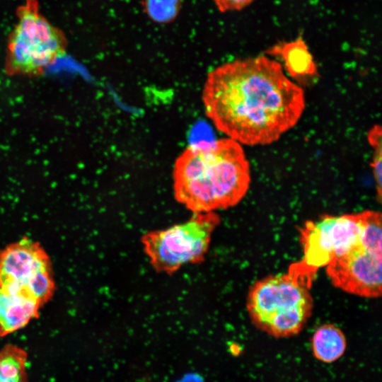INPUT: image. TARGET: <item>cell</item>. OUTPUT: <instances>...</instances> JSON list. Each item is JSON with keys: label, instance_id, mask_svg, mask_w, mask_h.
Here are the masks:
<instances>
[{"label": "cell", "instance_id": "obj_1", "mask_svg": "<svg viewBox=\"0 0 382 382\" xmlns=\"http://www.w3.org/2000/svg\"><path fill=\"white\" fill-rule=\"evenodd\" d=\"M207 116L228 138L247 145L277 141L300 119L301 87L266 56L236 59L210 71L202 90Z\"/></svg>", "mask_w": 382, "mask_h": 382}, {"label": "cell", "instance_id": "obj_2", "mask_svg": "<svg viewBox=\"0 0 382 382\" xmlns=\"http://www.w3.org/2000/svg\"><path fill=\"white\" fill-rule=\"evenodd\" d=\"M250 183V166L243 148L230 138L190 144L173 165L174 197L194 214L236 205Z\"/></svg>", "mask_w": 382, "mask_h": 382}, {"label": "cell", "instance_id": "obj_3", "mask_svg": "<svg viewBox=\"0 0 382 382\" xmlns=\"http://www.w3.org/2000/svg\"><path fill=\"white\" fill-rule=\"evenodd\" d=\"M315 275L298 262L291 264L286 273L256 281L246 299L253 324L274 337L299 334L312 313L310 288Z\"/></svg>", "mask_w": 382, "mask_h": 382}, {"label": "cell", "instance_id": "obj_4", "mask_svg": "<svg viewBox=\"0 0 382 382\" xmlns=\"http://www.w3.org/2000/svg\"><path fill=\"white\" fill-rule=\"evenodd\" d=\"M219 222L215 212L195 213L183 223L146 233L141 242L153 268L171 274L184 265L204 260Z\"/></svg>", "mask_w": 382, "mask_h": 382}, {"label": "cell", "instance_id": "obj_5", "mask_svg": "<svg viewBox=\"0 0 382 382\" xmlns=\"http://www.w3.org/2000/svg\"><path fill=\"white\" fill-rule=\"evenodd\" d=\"M66 54L62 33L31 7L22 10L10 35L5 71L35 77Z\"/></svg>", "mask_w": 382, "mask_h": 382}, {"label": "cell", "instance_id": "obj_6", "mask_svg": "<svg viewBox=\"0 0 382 382\" xmlns=\"http://www.w3.org/2000/svg\"><path fill=\"white\" fill-rule=\"evenodd\" d=\"M381 214L372 212L362 240L333 258L326 273L337 288L356 296L377 298L382 286Z\"/></svg>", "mask_w": 382, "mask_h": 382}, {"label": "cell", "instance_id": "obj_7", "mask_svg": "<svg viewBox=\"0 0 382 382\" xmlns=\"http://www.w3.org/2000/svg\"><path fill=\"white\" fill-rule=\"evenodd\" d=\"M372 210L342 215L325 214L304 223L299 231L303 258L299 261L316 272L359 243L363 238Z\"/></svg>", "mask_w": 382, "mask_h": 382}, {"label": "cell", "instance_id": "obj_8", "mask_svg": "<svg viewBox=\"0 0 382 382\" xmlns=\"http://www.w3.org/2000/svg\"><path fill=\"white\" fill-rule=\"evenodd\" d=\"M54 282L43 248L27 238L0 251V288L32 299L41 306L52 296Z\"/></svg>", "mask_w": 382, "mask_h": 382}, {"label": "cell", "instance_id": "obj_9", "mask_svg": "<svg viewBox=\"0 0 382 382\" xmlns=\"http://www.w3.org/2000/svg\"><path fill=\"white\" fill-rule=\"evenodd\" d=\"M266 52L282 60L288 74L300 83H308L318 77L313 56L301 37L279 42Z\"/></svg>", "mask_w": 382, "mask_h": 382}, {"label": "cell", "instance_id": "obj_10", "mask_svg": "<svg viewBox=\"0 0 382 382\" xmlns=\"http://www.w3.org/2000/svg\"><path fill=\"white\" fill-rule=\"evenodd\" d=\"M41 307L32 299L0 288V337H5L25 327L37 318Z\"/></svg>", "mask_w": 382, "mask_h": 382}, {"label": "cell", "instance_id": "obj_11", "mask_svg": "<svg viewBox=\"0 0 382 382\" xmlns=\"http://www.w3.org/2000/svg\"><path fill=\"white\" fill-rule=\"evenodd\" d=\"M346 338L342 330L332 324H325L313 333L311 347L314 357L323 362L331 363L345 352Z\"/></svg>", "mask_w": 382, "mask_h": 382}, {"label": "cell", "instance_id": "obj_12", "mask_svg": "<svg viewBox=\"0 0 382 382\" xmlns=\"http://www.w3.org/2000/svg\"><path fill=\"white\" fill-rule=\"evenodd\" d=\"M28 354L21 347L8 344L0 349V382H28Z\"/></svg>", "mask_w": 382, "mask_h": 382}, {"label": "cell", "instance_id": "obj_13", "mask_svg": "<svg viewBox=\"0 0 382 382\" xmlns=\"http://www.w3.org/2000/svg\"><path fill=\"white\" fill-rule=\"evenodd\" d=\"M142 4L151 20L158 23H168L179 14L182 0H144Z\"/></svg>", "mask_w": 382, "mask_h": 382}, {"label": "cell", "instance_id": "obj_14", "mask_svg": "<svg viewBox=\"0 0 382 382\" xmlns=\"http://www.w3.org/2000/svg\"><path fill=\"white\" fill-rule=\"evenodd\" d=\"M368 140L374 149L371 166L375 180L376 198L381 200V127L379 125L373 127L369 134Z\"/></svg>", "mask_w": 382, "mask_h": 382}, {"label": "cell", "instance_id": "obj_15", "mask_svg": "<svg viewBox=\"0 0 382 382\" xmlns=\"http://www.w3.org/2000/svg\"><path fill=\"white\" fill-rule=\"evenodd\" d=\"M221 13L240 11L249 6L255 0H213Z\"/></svg>", "mask_w": 382, "mask_h": 382}]
</instances>
